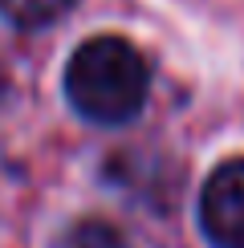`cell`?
<instances>
[{"mask_svg":"<svg viewBox=\"0 0 244 248\" xmlns=\"http://www.w3.org/2000/svg\"><path fill=\"white\" fill-rule=\"evenodd\" d=\"M199 228L212 248H244V159H228L199 191Z\"/></svg>","mask_w":244,"mask_h":248,"instance_id":"cell-2","label":"cell"},{"mask_svg":"<svg viewBox=\"0 0 244 248\" xmlns=\"http://www.w3.org/2000/svg\"><path fill=\"white\" fill-rule=\"evenodd\" d=\"M74 8V0H0V16L16 29H45Z\"/></svg>","mask_w":244,"mask_h":248,"instance_id":"cell-3","label":"cell"},{"mask_svg":"<svg viewBox=\"0 0 244 248\" xmlns=\"http://www.w3.org/2000/svg\"><path fill=\"white\" fill-rule=\"evenodd\" d=\"M61 248H130V244L122 240V232L110 228V224L81 220V224L69 228V236H65V244H61Z\"/></svg>","mask_w":244,"mask_h":248,"instance_id":"cell-4","label":"cell"},{"mask_svg":"<svg viewBox=\"0 0 244 248\" xmlns=\"http://www.w3.org/2000/svg\"><path fill=\"white\" fill-rule=\"evenodd\" d=\"M151 94V69L122 37H90L65 65V98L86 122L122 126L138 118Z\"/></svg>","mask_w":244,"mask_h":248,"instance_id":"cell-1","label":"cell"}]
</instances>
